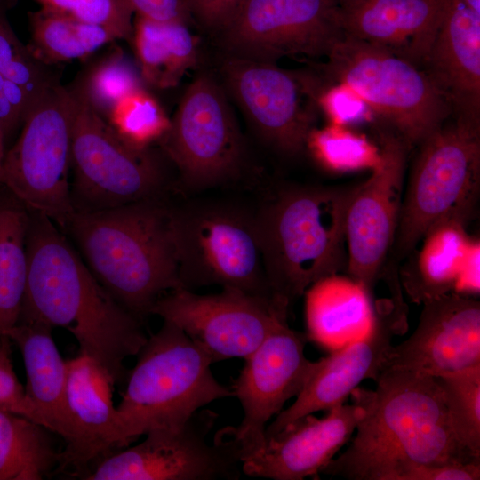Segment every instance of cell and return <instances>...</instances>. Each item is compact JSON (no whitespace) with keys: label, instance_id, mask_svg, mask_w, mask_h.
<instances>
[{"label":"cell","instance_id":"cell-1","mask_svg":"<svg viewBox=\"0 0 480 480\" xmlns=\"http://www.w3.org/2000/svg\"><path fill=\"white\" fill-rule=\"evenodd\" d=\"M376 388L357 387L362 408L348 448L321 470L350 480H405L416 465L480 461L452 428L441 388L428 373L382 370Z\"/></svg>","mask_w":480,"mask_h":480},{"label":"cell","instance_id":"cell-2","mask_svg":"<svg viewBox=\"0 0 480 480\" xmlns=\"http://www.w3.org/2000/svg\"><path fill=\"white\" fill-rule=\"evenodd\" d=\"M28 282L19 320L62 327L115 385L124 360L145 344L140 320L119 304L47 216L32 212L27 236Z\"/></svg>","mask_w":480,"mask_h":480},{"label":"cell","instance_id":"cell-3","mask_svg":"<svg viewBox=\"0 0 480 480\" xmlns=\"http://www.w3.org/2000/svg\"><path fill=\"white\" fill-rule=\"evenodd\" d=\"M97 280L140 321L181 289L172 206L162 196L113 208L75 211L63 227Z\"/></svg>","mask_w":480,"mask_h":480},{"label":"cell","instance_id":"cell-4","mask_svg":"<svg viewBox=\"0 0 480 480\" xmlns=\"http://www.w3.org/2000/svg\"><path fill=\"white\" fill-rule=\"evenodd\" d=\"M356 187L283 186L254 212L272 300L282 310L347 268L346 214Z\"/></svg>","mask_w":480,"mask_h":480},{"label":"cell","instance_id":"cell-5","mask_svg":"<svg viewBox=\"0 0 480 480\" xmlns=\"http://www.w3.org/2000/svg\"><path fill=\"white\" fill-rule=\"evenodd\" d=\"M136 356L116 407L124 446L152 429L179 428L210 403L234 396L212 374L210 354L171 322Z\"/></svg>","mask_w":480,"mask_h":480},{"label":"cell","instance_id":"cell-6","mask_svg":"<svg viewBox=\"0 0 480 480\" xmlns=\"http://www.w3.org/2000/svg\"><path fill=\"white\" fill-rule=\"evenodd\" d=\"M325 58L329 83L351 90L411 149L452 116L425 70L385 48L341 34Z\"/></svg>","mask_w":480,"mask_h":480},{"label":"cell","instance_id":"cell-7","mask_svg":"<svg viewBox=\"0 0 480 480\" xmlns=\"http://www.w3.org/2000/svg\"><path fill=\"white\" fill-rule=\"evenodd\" d=\"M390 253L406 258L449 218L470 220L480 192V123L451 116L417 146Z\"/></svg>","mask_w":480,"mask_h":480},{"label":"cell","instance_id":"cell-8","mask_svg":"<svg viewBox=\"0 0 480 480\" xmlns=\"http://www.w3.org/2000/svg\"><path fill=\"white\" fill-rule=\"evenodd\" d=\"M181 289L219 285L272 300L254 212L217 201L172 207Z\"/></svg>","mask_w":480,"mask_h":480},{"label":"cell","instance_id":"cell-9","mask_svg":"<svg viewBox=\"0 0 480 480\" xmlns=\"http://www.w3.org/2000/svg\"><path fill=\"white\" fill-rule=\"evenodd\" d=\"M72 123V92L56 82L33 102L2 163V185L30 212L62 228L75 212L68 182Z\"/></svg>","mask_w":480,"mask_h":480},{"label":"cell","instance_id":"cell-10","mask_svg":"<svg viewBox=\"0 0 480 480\" xmlns=\"http://www.w3.org/2000/svg\"><path fill=\"white\" fill-rule=\"evenodd\" d=\"M71 92L75 211L104 210L161 196L164 175L150 148L128 145L78 89Z\"/></svg>","mask_w":480,"mask_h":480},{"label":"cell","instance_id":"cell-11","mask_svg":"<svg viewBox=\"0 0 480 480\" xmlns=\"http://www.w3.org/2000/svg\"><path fill=\"white\" fill-rule=\"evenodd\" d=\"M158 143L188 189L216 187L238 176L244 142L228 96L214 75L202 72L194 78Z\"/></svg>","mask_w":480,"mask_h":480},{"label":"cell","instance_id":"cell-12","mask_svg":"<svg viewBox=\"0 0 480 480\" xmlns=\"http://www.w3.org/2000/svg\"><path fill=\"white\" fill-rule=\"evenodd\" d=\"M216 418L201 409L179 428L152 429L142 442L105 458L82 479H238L243 473L240 446L232 427L208 441Z\"/></svg>","mask_w":480,"mask_h":480},{"label":"cell","instance_id":"cell-13","mask_svg":"<svg viewBox=\"0 0 480 480\" xmlns=\"http://www.w3.org/2000/svg\"><path fill=\"white\" fill-rule=\"evenodd\" d=\"M221 56L218 79L260 139L285 156L305 151L316 128L317 80L276 62Z\"/></svg>","mask_w":480,"mask_h":480},{"label":"cell","instance_id":"cell-14","mask_svg":"<svg viewBox=\"0 0 480 480\" xmlns=\"http://www.w3.org/2000/svg\"><path fill=\"white\" fill-rule=\"evenodd\" d=\"M341 34L336 0H245L213 39L221 55L276 62L325 57Z\"/></svg>","mask_w":480,"mask_h":480},{"label":"cell","instance_id":"cell-15","mask_svg":"<svg viewBox=\"0 0 480 480\" xmlns=\"http://www.w3.org/2000/svg\"><path fill=\"white\" fill-rule=\"evenodd\" d=\"M380 162L357 187L348 204L345 236L348 276L373 298L374 286L394 244L404 196L407 156L412 150L397 135L380 128Z\"/></svg>","mask_w":480,"mask_h":480},{"label":"cell","instance_id":"cell-16","mask_svg":"<svg viewBox=\"0 0 480 480\" xmlns=\"http://www.w3.org/2000/svg\"><path fill=\"white\" fill-rule=\"evenodd\" d=\"M213 294L177 289L161 296L151 308L203 347L213 363L246 358L262 342L279 316H287L271 300L221 288Z\"/></svg>","mask_w":480,"mask_h":480},{"label":"cell","instance_id":"cell-17","mask_svg":"<svg viewBox=\"0 0 480 480\" xmlns=\"http://www.w3.org/2000/svg\"><path fill=\"white\" fill-rule=\"evenodd\" d=\"M406 330V307L396 287L392 298L374 303L373 321L364 336L315 362L301 392L267 425L265 434H276L306 415L344 404L364 380L375 381L394 338Z\"/></svg>","mask_w":480,"mask_h":480},{"label":"cell","instance_id":"cell-18","mask_svg":"<svg viewBox=\"0 0 480 480\" xmlns=\"http://www.w3.org/2000/svg\"><path fill=\"white\" fill-rule=\"evenodd\" d=\"M308 339L279 316L262 342L246 358L231 388L243 408L238 427H232L240 444L264 435L268 420L303 389L315 365L305 356Z\"/></svg>","mask_w":480,"mask_h":480},{"label":"cell","instance_id":"cell-19","mask_svg":"<svg viewBox=\"0 0 480 480\" xmlns=\"http://www.w3.org/2000/svg\"><path fill=\"white\" fill-rule=\"evenodd\" d=\"M323 418L306 415L273 435L240 444L242 472L273 480H301L318 473L351 438L362 408L339 404Z\"/></svg>","mask_w":480,"mask_h":480},{"label":"cell","instance_id":"cell-20","mask_svg":"<svg viewBox=\"0 0 480 480\" xmlns=\"http://www.w3.org/2000/svg\"><path fill=\"white\" fill-rule=\"evenodd\" d=\"M418 325L392 346L383 369L437 376L480 364V302L451 292L424 302Z\"/></svg>","mask_w":480,"mask_h":480},{"label":"cell","instance_id":"cell-21","mask_svg":"<svg viewBox=\"0 0 480 480\" xmlns=\"http://www.w3.org/2000/svg\"><path fill=\"white\" fill-rule=\"evenodd\" d=\"M67 369L65 400L70 436L60 452L58 467L72 469L82 478L96 458L124 444L109 378L83 355L68 360Z\"/></svg>","mask_w":480,"mask_h":480},{"label":"cell","instance_id":"cell-22","mask_svg":"<svg viewBox=\"0 0 480 480\" xmlns=\"http://www.w3.org/2000/svg\"><path fill=\"white\" fill-rule=\"evenodd\" d=\"M340 30L423 68L444 0H336Z\"/></svg>","mask_w":480,"mask_h":480},{"label":"cell","instance_id":"cell-23","mask_svg":"<svg viewBox=\"0 0 480 480\" xmlns=\"http://www.w3.org/2000/svg\"><path fill=\"white\" fill-rule=\"evenodd\" d=\"M422 68L447 100L452 116L480 123V11L465 0H444Z\"/></svg>","mask_w":480,"mask_h":480},{"label":"cell","instance_id":"cell-24","mask_svg":"<svg viewBox=\"0 0 480 480\" xmlns=\"http://www.w3.org/2000/svg\"><path fill=\"white\" fill-rule=\"evenodd\" d=\"M308 340L337 350L364 336L374 317L373 298L350 276L323 277L305 292Z\"/></svg>","mask_w":480,"mask_h":480},{"label":"cell","instance_id":"cell-25","mask_svg":"<svg viewBox=\"0 0 480 480\" xmlns=\"http://www.w3.org/2000/svg\"><path fill=\"white\" fill-rule=\"evenodd\" d=\"M52 327L41 321L19 320L8 332L21 353L28 399L43 416L47 428L65 442L70 436L66 406L67 361L52 338Z\"/></svg>","mask_w":480,"mask_h":480},{"label":"cell","instance_id":"cell-26","mask_svg":"<svg viewBox=\"0 0 480 480\" xmlns=\"http://www.w3.org/2000/svg\"><path fill=\"white\" fill-rule=\"evenodd\" d=\"M469 220L454 217L431 227L406 257L400 280L417 304L455 292L474 238L466 230Z\"/></svg>","mask_w":480,"mask_h":480},{"label":"cell","instance_id":"cell-27","mask_svg":"<svg viewBox=\"0 0 480 480\" xmlns=\"http://www.w3.org/2000/svg\"><path fill=\"white\" fill-rule=\"evenodd\" d=\"M132 40L140 76L151 86L175 87L198 64L197 39L188 23L157 22L135 15Z\"/></svg>","mask_w":480,"mask_h":480},{"label":"cell","instance_id":"cell-28","mask_svg":"<svg viewBox=\"0 0 480 480\" xmlns=\"http://www.w3.org/2000/svg\"><path fill=\"white\" fill-rule=\"evenodd\" d=\"M44 426L0 408V480H41L60 452Z\"/></svg>","mask_w":480,"mask_h":480},{"label":"cell","instance_id":"cell-29","mask_svg":"<svg viewBox=\"0 0 480 480\" xmlns=\"http://www.w3.org/2000/svg\"><path fill=\"white\" fill-rule=\"evenodd\" d=\"M31 52L46 65L88 57L117 38L108 29L40 8L28 12Z\"/></svg>","mask_w":480,"mask_h":480},{"label":"cell","instance_id":"cell-30","mask_svg":"<svg viewBox=\"0 0 480 480\" xmlns=\"http://www.w3.org/2000/svg\"><path fill=\"white\" fill-rule=\"evenodd\" d=\"M29 215L0 201V334L18 323L28 282L27 236Z\"/></svg>","mask_w":480,"mask_h":480},{"label":"cell","instance_id":"cell-31","mask_svg":"<svg viewBox=\"0 0 480 480\" xmlns=\"http://www.w3.org/2000/svg\"><path fill=\"white\" fill-rule=\"evenodd\" d=\"M434 377L457 439L480 457V364Z\"/></svg>","mask_w":480,"mask_h":480},{"label":"cell","instance_id":"cell-32","mask_svg":"<svg viewBox=\"0 0 480 480\" xmlns=\"http://www.w3.org/2000/svg\"><path fill=\"white\" fill-rule=\"evenodd\" d=\"M305 150L321 167L333 172L372 170L380 159L379 147L364 136L335 124L314 128Z\"/></svg>","mask_w":480,"mask_h":480},{"label":"cell","instance_id":"cell-33","mask_svg":"<svg viewBox=\"0 0 480 480\" xmlns=\"http://www.w3.org/2000/svg\"><path fill=\"white\" fill-rule=\"evenodd\" d=\"M106 120L119 137L132 148L148 149L168 131L171 118L144 88L123 98Z\"/></svg>","mask_w":480,"mask_h":480},{"label":"cell","instance_id":"cell-34","mask_svg":"<svg viewBox=\"0 0 480 480\" xmlns=\"http://www.w3.org/2000/svg\"><path fill=\"white\" fill-rule=\"evenodd\" d=\"M142 78L124 53L116 49L99 61L78 89L105 119L123 98L143 88Z\"/></svg>","mask_w":480,"mask_h":480},{"label":"cell","instance_id":"cell-35","mask_svg":"<svg viewBox=\"0 0 480 480\" xmlns=\"http://www.w3.org/2000/svg\"><path fill=\"white\" fill-rule=\"evenodd\" d=\"M47 66L17 38L0 14V73L22 86L35 100L57 81Z\"/></svg>","mask_w":480,"mask_h":480},{"label":"cell","instance_id":"cell-36","mask_svg":"<svg viewBox=\"0 0 480 480\" xmlns=\"http://www.w3.org/2000/svg\"><path fill=\"white\" fill-rule=\"evenodd\" d=\"M41 8L101 26L117 39L132 40L134 12L128 0H35Z\"/></svg>","mask_w":480,"mask_h":480},{"label":"cell","instance_id":"cell-37","mask_svg":"<svg viewBox=\"0 0 480 480\" xmlns=\"http://www.w3.org/2000/svg\"><path fill=\"white\" fill-rule=\"evenodd\" d=\"M12 344L8 335L0 334V408L47 428L43 416L28 399L25 388L15 374L12 361Z\"/></svg>","mask_w":480,"mask_h":480},{"label":"cell","instance_id":"cell-38","mask_svg":"<svg viewBox=\"0 0 480 480\" xmlns=\"http://www.w3.org/2000/svg\"><path fill=\"white\" fill-rule=\"evenodd\" d=\"M329 84L332 85L321 87L318 82L316 100L332 124L344 126L364 120L367 115L372 116L363 100L351 90L341 84Z\"/></svg>","mask_w":480,"mask_h":480},{"label":"cell","instance_id":"cell-39","mask_svg":"<svg viewBox=\"0 0 480 480\" xmlns=\"http://www.w3.org/2000/svg\"><path fill=\"white\" fill-rule=\"evenodd\" d=\"M245 0H183L189 20L215 36L235 17Z\"/></svg>","mask_w":480,"mask_h":480},{"label":"cell","instance_id":"cell-40","mask_svg":"<svg viewBox=\"0 0 480 480\" xmlns=\"http://www.w3.org/2000/svg\"><path fill=\"white\" fill-rule=\"evenodd\" d=\"M136 16L157 22L188 23L183 0H128Z\"/></svg>","mask_w":480,"mask_h":480},{"label":"cell","instance_id":"cell-41","mask_svg":"<svg viewBox=\"0 0 480 480\" xmlns=\"http://www.w3.org/2000/svg\"><path fill=\"white\" fill-rule=\"evenodd\" d=\"M480 243L474 239L462 267L455 292L476 295L479 292Z\"/></svg>","mask_w":480,"mask_h":480},{"label":"cell","instance_id":"cell-42","mask_svg":"<svg viewBox=\"0 0 480 480\" xmlns=\"http://www.w3.org/2000/svg\"><path fill=\"white\" fill-rule=\"evenodd\" d=\"M4 76L0 73V92L2 91L3 87H4Z\"/></svg>","mask_w":480,"mask_h":480},{"label":"cell","instance_id":"cell-43","mask_svg":"<svg viewBox=\"0 0 480 480\" xmlns=\"http://www.w3.org/2000/svg\"><path fill=\"white\" fill-rule=\"evenodd\" d=\"M0 185H2V161L0 158Z\"/></svg>","mask_w":480,"mask_h":480},{"label":"cell","instance_id":"cell-44","mask_svg":"<svg viewBox=\"0 0 480 480\" xmlns=\"http://www.w3.org/2000/svg\"><path fill=\"white\" fill-rule=\"evenodd\" d=\"M2 200V198L0 197V201Z\"/></svg>","mask_w":480,"mask_h":480}]
</instances>
